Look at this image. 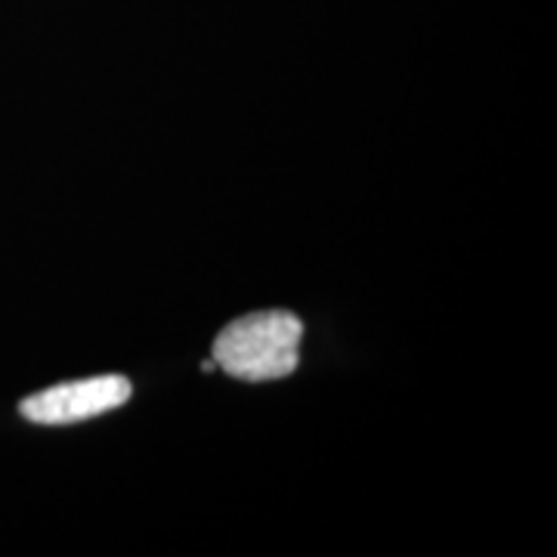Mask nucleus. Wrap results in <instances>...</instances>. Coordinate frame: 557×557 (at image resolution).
Instances as JSON below:
<instances>
[{
  "instance_id": "f257e3e1",
  "label": "nucleus",
  "mask_w": 557,
  "mask_h": 557,
  "mask_svg": "<svg viewBox=\"0 0 557 557\" xmlns=\"http://www.w3.org/2000/svg\"><path fill=\"white\" fill-rule=\"evenodd\" d=\"M304 322L288 310H263L230 322L214 338V366L239 381L288 379L298 369Z\"/></svg>"
},
{
  "instance_id": "f03ea898",
  "label": "nucleus",
  "mask_w": 557,
  "mask_h": 557,
  "mask_svg": "<svg viewBox=\"0 0 557 557\" xmlns=\"http://www.w3.org/2000/svg\"><path fill=\"white\" fill-rule=\"evenodd\" d=\"M134 394L124 375H97V379L57 384L20 403V412L35 424H75L124 406Z\"/></svg>"
}]
</instances>
